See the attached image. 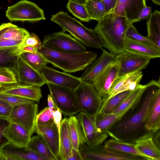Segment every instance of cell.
Instances as JSON below:
<instances>
[{"instance_id": "6da1fadb", "label": "cell", "mask_w": 160, "mask_h": 160, "mask_svg": "<svg viewBox=\"0 0 160 160\" xmlns=\"http://www.w3.org/2000/svg\"><path fill=\"white\" fill-rule=\"evenodd\" d=\"M150 82L140 101L113 125L107 132L108 136L120 141L135 143L146 136L153 135L146 129L145 121L152 99L160 87V79Z\"/></svg>"}, {"instance_id": "7a4b0ae2", "label": "cell", "mask_w": 160, "mask_h": 160, "mask_svg": "<svg viewBox=\"0 0 160 160\" xmlns=\"http://www.w3.org/2000/svg\"><path fill=\"white\" fill-rule=\"evenodd\" d=\"M132 24L125 17L112 12L98 22L94 30L101 38L103 47L117 55L125 51L126 31Z\"/></svg>"}, {"instance_id": "3957f363", "label": "cell", "mask_w": 160, "mask_h": 160, "mask_svg": "<svg viewBox=\"0 0 160 160\" xmlns=\"http://www.w3.org/2000/svg\"><path fill=\"white\" fill-rule=\"evenodd\" d=\"M39 53L47 63L67 72L83 70L91 64L97 57L96 53L86 51L82 53L61 52L42 46Z\"/></svg>"}, {"instance_id": "277c9868", "label": "cell", "mask_w": 160, "mask_h": 160, "mask_svg": "<svg viewBox=\"0 0 160 160\" xmlns=\"http://www.w3.org/2000/svg\"><path fill=\"white\" fill-rule=\"evenodd\" d=\"M51 20L58 25L63 31L68 32L87 47L98 49L103 47L101 38L94 29L87 28L68 12H59L52 15Z\"/></svg>"}, {"instance_id": "5b68a950", "label": "cell", "mask_w": 160, "mask_h": 160, "mask_svg": "<svg viewBox=\"0 0 160 160\" xmlns=\"http://www.w3.org/2000/svg\"><path fill=\"white\" fill-rule=\"evenodd\" d=\"M74 91L81 112L96 118L102 102L94 87L91 83L83 82Z\"/></svg>"}, {"instance_id": "8992f818", "label": "cell", "mask_w": 160, "mask_h": 160, "mask_svg": "<svg viewBox=\"0 0 160 160\" xmlns=\"http://www.w3.org/2000/svg\"><path fill=\"white\" fill-rule=\"evenodd\" d=\"M50 95L62 114L70 117L81 112L74 90L46 83Z\"/></svg>"}, {"instance_id": "52a82bcc", "label": "cell", "mask_w": 160, "mask_h": 160, "mask_svg": "<svg viewBox=\"0 0 160 160\" xmlns=\"http://www.w3.org/2000/svg\"><path fill=\"white\" fill-rule=\"evenodd\" d=\"M42 46L64 52L82 53L87 51L82 43L63 31L45 36Z\"/></svg>"}, {"instance_id": "ba28073f", "label": "cell", "mask_w": 160, "mask_h": 160, "mask_svg": "<svg viewBox=\"0 0 160 160\" xmlns=\"http://www.w3.org/2000/svg\"><path fill=\"white\" fill-rule=\"evenodd\" d=\"M6 16L11 22H34L46 19L43 10L34 3L27 0H21L8 6Z\"/></svg>"}, {"instance_id": "9c48e42d", "label": "cell", "mask_w": 160, "mask_h": 160, "mask_svg": "<svg viewBox=\"0 0 160 160\" xmlns=\"http://www.w3.org/2000/svg\"><path fill=\"white\" fill-rule=\"evenodd\" d=\"M35 102L32 101L13 107L8 118L10 122L22 126L31 136L36 131L38 111V105Z\"/></svg>"}, {"instance_id": "30bf717a", "label": "cell", "mask_w": 160, "mask_h": 160, "mask_svg": "<svg viewBox=\"0 0 160 160\" xmlns=\"http://www.w3.org/2000/svg\"><path fill=\"white\" fill-rule=\"evenodd\" d=\"M79 151L83 160H146L140 156L112 151L102 144L90 146L85 143L80 146Z\"/></svg>"}, {"instance_id": "8fae6325", "label": "cell", "mask_w": 160, "mask_h": 160, "mask_svg": "<svg viewBox=\"0 0 160 160\" xmlns=\"http://www.w3.org/2000/svg\"><path fill=\"white\" fill-rule=\"evenodd\" d=\"M119 64V76L138 71L147 68L151 59L124 51L116 55L114 59Z\"/></svg>"}, {"instance_id": "7c38bea8", "label": "cell", "mask_w": 160, "mask_h": 160, "mask_svg": "<svg viewBox=\"0 0 160 160\" xmlns=\"http://www.w3.org/2000/svg\"><path fill=\"white\" fill-rule=\"evenodd\" d=\"M77 117L81 126L85 143L90 146L102 144L108 138L107 133L99 132L95 124V118L80 112Z\"/></svg>"}, {"instance_id": "4fadbf2b", "label": "cell", "mask_w": 160, "mask_h": 160, "mask_svg": "<svg viewBox=\"0 0 160 160\" xmlns=\"http://www.w3.org/2000/svg\"><path fill=\"white\" fill-rule=\"evenodd\" d=\"M46 83L75 91L83 82L80 78L55 70L47 66L40 71Z\"/></svg>"}, {"instance_id": "5bb4252c", "label": "cell", "mask_w": 160, "mask_h": 160, "mask_svg": "<svg viewBox=\"0 0 160 160\" xmlns=\"http://www.w3.org/2000/svg\"><path fill=\"white\" fill-rule=\"evenodd\" d=\"M119 68L118 62L114 59L91 83L102 99L106 96L113 83L119 76Z\"/></svg>"}, {"instance_id": "9a60e30c", "label": "cell", "mask_w": 160, "mask_h": 160, "mask_svg": "<svg viewBox=\"0 0 160 160\" xmlns=\"http://www.w3.org/2000/svg\"><path fill=\"white\" fill-rule=\"evenodd\" d=\"M18 83L41 87L46 82L40 72L30 66L20 55L15 70Z\"/></svg>"}, {"instance_id": "2e32d148", "label": "cell", "mask_w": 160, "mask_h": 160, "mask_svg": "<svg viewBox=\"0 0 160 160\" xmlns=\"http://www.w3.org/2000/svg\"><path fill=\"white\" fill-rule=\"evenodd\" d=\"M0 93L14 96L38 103L42 97L40 87L18 83L0 88Z\"/></svg>"}, {"instance_id": "e0dca14e", "label": "cell", "mask_w": 160, "mask_h": 160, "mask_svg": "<svg viewBox=\"0 0 160 160\" xmlns=\"http://www.w3.org/2000/svg\"><path fill=\"white\" fill-rule=\"evenodd\" d=\"M101 55L88 66L81 79L83 82L91 83L97 76L114 60L116 55L102 49Z\"/></svg>"}, {"instance_id": "ac0fdd59", "label": "cell", "mask_w": 160, "mask_h": 160, "mask_svg": "<svg viewBox=\"0 0 160 160\" xmlns=\"http://www.w3.org/2000/svg\"><path fill=\"white\" fill-rule=\"evenodd\" d=\"M35 132L41 137L57 160L60 159L59 131L54 122L36 124Z\"/></svg>"}, {"instance_id": "d6986e66", "label": "cell", "mask_w": 160, "mask_h": 160, "mask_svg": "<svg viewBox=\"0 0 160 160\" xmlns=\"http://www.w3.org/2000/svg\"><path fill=\"white\" fill-rule=\"evenodd\" d=\"M146 6V0H117L113 12L133 24L139 21L138 15Z\"/></svg>"}, {"instance_id": "ffe728a7", "label": "cell", "mask_w": 160, "mask_h": 160, "mask_svg": "<svg viewBox=\"0 0 160 160\" xmlns=\"http://www.w3.org/2000/svg\"><path fill=\"white\" fill-rule=\"evenodd\" d=\"M146 129L153 135L160 128V87L156 90L151 100L145 121Z\"/></svg>"}, {"instance_id": "44dd1931", "label": "cell", "mask_w": 160, "mask_h": 160, "mask_svg": "<svg viewBox=\"0 0 160 160\" xmlns=\"http://www.w3.org/2000/svg\"><path fill=\"white\" fill-rule=\"evenodd\" d=\"M1 152L4 160H45L27 147H18L9 143L3 148Z\"/></svg>"}, {"instance_id": "7402d4cb", "label": "cell", "mask_w": 160, "mask_h": 160, "mask_svg": "<svg viewBox=\"0 0 160 160\" xmlns=\"http://www.w3.org/2000/svg\"><path fill=\"white\" fill-rule=\"evenodd\" d=\"M3 133L9 143L20 147H26L31 136L22 126L11 122L4 129Z\"/></svg>"}, {"instance_id": "603a6c76", "label": "cell", "mask_w": 160, "mask_h": 160, "mask_svg": "<svg viewBox=\"0 0 160 160\" xmlns=\"http://www.w3.org/2000/svg\"><path fill=\"white\" fill-rule=\"evenodd\" d=\"M124 51L146 57L151 59L160 57V50L126 37Z\"/></svg>"}, {"instance_id": "cb8c5ba5", "label": "cell", "mask_w": 160, "mask_h": 160, "mask_svg": "<svg viewBox=\"0 0 160 160\" xmlns=\"http://www.w3.org/2000/svg\"><path fill=\"white\" fill-rule=\"evenodd\" d=\"M150 84V82L145 85H138L112 113L124 114L138 103L145 91Z\"/></svg>"}, {"instance_id": "d4e9b609", "label": "cell", "mask_w": 160, "mask_h": 160, "mask_svg": "<svg viewBox=\"0 0 160 160\" xmlns=\"http://www.w3.org/2000/svg\"><path fill=\"white\" fill-rule=\"evenodd\" d=\"M152 136L148 135L142 138L135 143V148L151 160H160V150L154 142Z\"/></svg>"}, {"instance_id": "484cf974", "label": "cell", "mask_w": 160, "mask_h": 160, "mask_svg": "<svg viewBox=\"0 0 160 160\" xmlns=\"http://www.w3.org/2000/svg\"><path fill=\"white\" fill-rule=\"evenodd\" d=\"M29 34L26 29L11 23L0 25V39L23 42Z\"/></svg>"}, {"instance_id": "4316f807", "label": "cell", "mask_w": 160, "mask_h": 160, "mask_svg": "<svg viewBox=\"0 0 160 160\" xmlns=\"http://www.w3.org/2000/svg\"><path fill=\"white\" fill-rule=\"evenodd\" d=\"M135 143L120 141L112 138L105 142L104 146L112 151L129 155L139 156L147 160L150 159L138 151L135 147Z\"/></svg>"}, {"instance_id": "83f0119b", "label": "cell", "mask_w": 160, "mask_h": 160, "mask_svg": "<svg viewBox=\"0 0 160 160\" xmlns=\"http://www.w3.org/2000/svg\"><path fill=\"white\" fill-rule=\"evenodd\" d=\"M146 25L148 39L160 49V12L155 10L151 13Z\"/></svg>"}, {"instance_id": "f1b7e54d", "label": "cell", "mask_w": 160, "mask_h": 160, "mask_svg": "<svg viewBox=\"0 0 160 160\" xmlns=\"http://www.w3.org/2000/svg\"><path fill=\"white\" fill-rule=\"evenodd\" d=\"M69 133L72 148L79 151L80 146L85 141L82 129L77 116H72L68 118Z\"/></svg>"}, {"instance_id": "f546056e", "label": "cell", "mask_w": 160, "mask_h": 160, "mask_svg": "<svg viewBox=\"0 0 160 160\" xmlns=\"http://www.w3.org/2000/svg\"><path fill=\"white\" fill-rule=\"evenodd\" d=\"M21 54L19 47L0 48V67L15 70L19 56Z\"/></svg>"}, {"instance_id": "4dcf8cb0", "label": "cell", "mask_w": 160, "mask_h": 160, "mask_svg": "<svg viewBox=\"0 0 160 160\" xmlns=\"http://www.w3.org/2000/svg\"><path fill=\"white\" fill-rule=\"evenodd\" d=\"M59 131L60 159L65 160L73 148L69 133L67 118H65L61 121Z\"/></svg>"}, {"instance_id": "1f68e13d", "label": "cell", "mask_w": 160, "mask_h": 160, "mask_svg": "<svg viewBox=\"0 0 160 160\" xmlns=\"http://www.w3.org/2000/svg\"><path fill=\"white\" fill-rule=\"evenodd\" d=\"M26 147L45 160H57L48 146L39 135L31 137Z\"/></svg>"}, {"instance_id": "d6a6232c", "label": "cell", "mask_w": 160, "mask_h": 160, "mask_svg": "<svg viewBox=\"0 0 160 160\" xmlns=\"http://www.w3.org/2000/svg\"><path fill=\"white\" fill-rule=\"evenodd\" d=\"M132 91H127L122 92L103 102L98 114L112 113Z\"/></svg>"}, {"instance_id": "836d02e7", "label": "cell", "mask_w": 160, "mask_h": 160, "mask_svg": "<svg viewBox=\"0 0 160 160\" xmlns=\"http://www.w3.org/2000/svg\"><path fill=\"white\" fill-rule=\"evenodd\" d=\"M124 114H98L95 118L96 127L99 132L107 133L113 125Z\"/></svg>"}, {"instance_id": "e575fe53", "label": "cell", "mask_w": 160, "mask_h": 160, "mask_svg": "<svg viewBox=\"0 0 160 160\" xmlns=\"http://www.w3.org/2000/svg\"><path fill=\"white\" fill-rule=\"evenodd\" d=\"M143 76L141 71H138L123 75L122 84L116 92L114 95L123 91L134 90L140 84Z\"/></svg>"}, {"instance_id": "d590c367", "label": "cell", "mask_w": 160, "mask_h": 160, "mask_svg": "<svg viewBox=\"0 0 160 160\" xmlns=\"http://www.w3.org/2000/svg\"><path fill=\"white\" fill-rule=\"evenodd\" d=\"M85 6L92 20L100 21L105 15V8L102 0H87Z\"/></svg>"}, {"instance_id": "8d00e7d4", "label": "cell", "mask_w": 160, "mask_h": 160, "mask_svg": "<svg viewBox=\"0 0 160 160\" xmlns=\"http://www.w3.org/2000/svg\"><path fill=\"white\" fill-rule=\"evenodd\" d=\"M66 8L68 11L76 18L84 22H89L90 18L84 4L68 0Z\"/></svg>"}, {"instance_id": "74e56055", "label": "cell", "mask_w": 160, "mask_h": 160, "mask_svg": "<svg viewBox=\"0 0 160 160\" xmlns=\"http://www.w3.org/2000/svg\"><path fill=\"white\" fill-rule=\"evenodd\" d=\"M32 68L40 72L47 63L44 58L39 53L25 52L20 55Z\"/></svg>"}, {"instance_id": "f35d334b", "label": "cell", "mask_w": 160, "mask_h": 160, "mask_svg": "<svg viewBox=\"0 0 160 160\" xmlns=\"http://www.w3.org/2000/svg\"><path fill=\"white\" fill-rule=\"evenodd\" d=\"M18 83L17 76L13 69L0 67V88Z\"/></svg>"}, {"instance_id": "ab89813d", "label": "cell", "mask_w": 160, "mask_h": 160, "mask_svg": "<svg viewBox=\"0 0 160 160\" xmlns=\"http://www.w3.org/2000/svg\"><path fill=\"white\" fill-rule=\"evenodd\" d=\"M126 37L136 41L158 48L147 37L143 36L139 33L133 24H131L128 28Z\"/></svg>"}, {"instance_id": "60d3db41", "label": "cell", "mask_w": 160, "mask_h": 160, "mask_svg": "<svg viewBox=\"0 0 160 160\" xmlns=\"http://www.w3.org/2000/svg\"><path fill=\"white\" fill-rule=\"evenodd\" d=\"M54 111L48 107L44 108L37 115L36 124L43 125L54 122L53 113Z\"/></svg>"}, {"instance_id": "b9f144b4", "label": "cell", "mask_w": 160, "mask_h": 160, "mask_svg": "<svg viewBox=\"0 0 160 160\" xmlns=\"http://www.w3.org/2000/svg\"><path fill=\"white\" fill-rule=\"evenodd\" d=\"M0 99L7 103L12 107L32 101L31 100L19 97L1 93H0Z\"/></svg>"}, {"instance_id": "7bdbcfd3", "label": "cell", "mask_w": 160, "mask_h": 160, "mask_svg": "<svg viewBox=\"0 0 160 160\" xmlns=\"http://www.w3.org/2000/svg\"><path fill=\"white\" fill-rule=\"evenodd\" d=\"M28 46L39 49L42 47V42L36 35L32 33L24 40L19 48H21Z\"/></svg>"}, {"instance_id": "ee69618b", "label": "cell", "mask_w": 160, "mask_h": 160, "mask_svg": "<svg viewBox=\"0 0 160 160\" xmlns=\"http://www.w3.org/2000/svg\"><path fill=\"white\" fill-rule=\"evenodd\" d=\"M10 122L8 118L0 117V152L3 148L9 142L3 134V132L5 128L8 125Z\"/></svg>"}, {"instance_id": "f6af8a7d", "label": "cell", "mask_w": 160, "mask_h": 160, "mask_svg": "<svg viewBox=\"0 0 160 160\" xmlns=\"http://www.w3.org/2000/svg\"><path fill=\"white\" fill-rule=\"evenodd\" d=\"M12 107L0 99V117L8 118Z\"/></svg>"}, {"instance_id": "bcb514c9", "label": "cell", "mask_w": 160, "mask_h": 160, "mask_svg": "<svg viewBox=\"0 0 160 160\" xmlns=\"http://www.w3.org/2000/svg\"><path fill=\"white\" fill-rule=\"evenodd\" d=\"M152 8L151 7L146 6L140 11L138 18L139 21L148 18L151 13Z\"/></svg>"}, {"instance_id": "7dc6e473", "label": "cell", "mask_w": 160, "mask_h": 160, "mask_svg": "<svg viewBox=\"0 0 160 160\" xmlns=\"http://www.w3.org/2000/svg\"><path fill=\"white\" fill-rule=\"evenodd\" d=\"M102 0L105 8V15L109 13L113 12L117 0Z\"/></svg>"}, {"instance_id": "c3c4849f", "label": "cell", "mask_w": 160, "mask_h": 160, "mask_svg": "<svg viewBox=\"0 0 160 160\" xmlns=\"http://www.w3.org/2000/svg\"><path fill=\"white\" fill-rule=\"evenodd\" d=\"M65 160H83V159L79 151H77L72 148L66 157Z\"/></svg>"}, {"instance_id": "681fc988", "label": "cell", "mask_w": 160, "mask_h": 160, "mask_svg": "<svg viewBox=\"0 0 160 160\" xmlns=\"http://www.w3.org/2000/svg\"><path fill=\"white\" fill-rule=\"evenodd\" d=\"M53 117L54 122L59 130L60 124L62 121V115L59 109L53 112Z\"/></svg>"}, {"instance_id": "f907efd6", "label": "cell", "mask_w": 160, "mask_h": 160, "mask_svg": "<svg viewBox=\"0 0 160 160\" xmlns=\"http://www.w3.org/2000/svg\"><path fill=\"white\" fill-rule=\"evenodd\" d=\"M47 100L48 105V107L49 108L54 111L58 109L56 105L50 94H49L48 95Z\"/></svg>"}, {"instance_id": "816d5d0a", "label": "cell", "mask_w": 160, "mask_h": 160, "mask_svg": "<svg viewBox=\"0 0 160 160\" xmlns=\"http://www.w3.org/2000/svg\"><path fill=\"white\" fill-rule=\"evenodd\" d=\"M153 140L158 147L160 149V130L156 132L152 136Z\"/></svg>"}, {"instance_id": "f5cc1de1", "label": "cell", "mask_w": 160, "mask_h": 160, "mask_svg": "<svg viewBox=\"0 0 160 160\" xmlns=\"http://www.w3.org/2000/svg\"><path fill=\"white\" fill-rule=\"evenodd\" d=\"M20 49L21 54L25 52L32 53H38V49L31 46H26Z\"/></svg>"}, {"instance_id": "db71d44e", "label": "cell", "mask_w": 160, "mask_h": 160, "mask_svg": "<svg viewBox=\"0 0 160 160\" xmlns=\"http://www.w3.org/2000/svg\"><path fill=\"white\" fill-rule=\"evenodd\" d=\"M80 3L85 4L87 0H70Z\"/></svg>"}, {"instance_id": "11a10c76", "label": "cell", "mask_w": 160, "mask_h": 160, "mask_svg": "<svg viewBox=\"0 0 160 160\" xmlns=\"http://www.w3.org/2000/svg\"><path fill=\"white\" fill-rule=\"evenodd\" d=\"M154 3L157 5H160V0H151Z\"/></svg>"}, {"instance_id": "9f6ffc18", "label": "cell", "mask_w": 160, "mask_h": 160, "mask_svg": "<svg viewBox=\"0 0 160 160\" xmlns=\"http://www.w3.org/2000/svg\"><path fill=\"white\" fill-rule=\"evenodd\" d=\"M0 160H3V158L2 156V155L1 153V152H0Z\"/></svg>"}]
</instances>
